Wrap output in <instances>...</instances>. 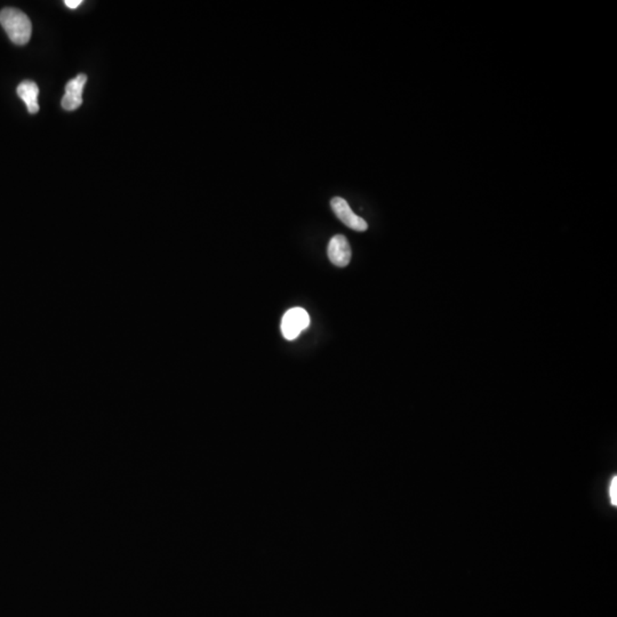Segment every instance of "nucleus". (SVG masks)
<instances>
[{
	"mask_svg": "<svg viewBox=\"0 0 617 617\" xmlns=\"http://www.w3.org/2000/svg\"><path fill=\"white\" fill-rule=\"evenodd\" d=\"M310 325V317L308 312L302 308H293L286 312L281 319V333L286 340H295V338L308 328Z\"/></svg>",
	"mask_w": 617,
	"mask_h": 617,
	"instance_id": "nucleus-2",
	"label": "nucleus"
},
{
	"mask_svg": "<svg viewBox=\"0 0 617 617\" xmlns=\"http://www.w3.org/2000/svg\"><path fill=\"white\" fill-rule=\"evenodd\" d=\"M611 499L613 505H617V477H614L611 480Z\"/></svg>",
	"mask_w": 617,
	"mask_h": 617,
	"instance_id": "nucleus-7",
	"label": "nucleus"
},
{
	"mask_svg": "<svg viewBox=\"0 0 617 617\" xmlns=\"http://www.w3.org/2000/svg\"><path fill=\"white\" fill-rule=\"evenodd\" d=\"M87 76L78 75L66 86V94L62 98V108L67 111L78 109L83 103V90L86 85Z\"/></svg>",
	"mask_w": 617,
	"mask_h": 617,
	"instance_id": "nucleus-5",
	"label": "nucleus"
},
{
	"mask_svg": "<svg viewBox=\"0 0 617 617\" xmlns=\"http://www.w3.org/2000/svg\"><path fill=\"white\" fill-rule=\"evenodd\" d=\"M0 24L9 39L16 45H26L30 41L32 24L29 18L16 9H4L0 12Z\"/></svg>",
	"mask_w": 617,
	"mask_h": 617,
	"instance_id": "nucleus-1",
	"label": "nucleus"
},
{
	"mask_svg": "<svg viewBox=\"0 0 617 617\" xmlns=\"http://www.w3.org/2000/svg\"><path fill=\"white\" fill-rule=\"evenodd\" d=\"M64 4H66L69 9H76L81 6L83 1H81V0H66Z\"/></svg>",
	"mask_w": 617,
	"mask_h": 617,
	"instance_id": "nucleus-8",
	"label": "nucleus"
},
{
	"mask_svg": "<svg viewBox=\"0 0 617 617\" xmlns=\"http://www.w3.org/2000/svg\"><path fill=\"white\" fill-rule=\"evenodd\" d=\"M329 260L338 268H344L351 261L352 252L349 242L342 234L333 237L327 249Z\"/></svg>",
	"mask_w": 617,
	"mask_h": 617,
	"instance_id": "nucleus-4",
	"label": "nucleus"
},
{
	"mask_svg": "<svg viewBox=\"0 0 617 617\" xmlns=\"http://www.w3.org/2000/svg\"><path fill=\"white\" fill-rule=\"evenodd\" d=\"M331 206H332L333 212H334L336 217H338L341 222L343 223L344 225H346L348 228L358 231V232H363V231H366L367 229H368V224H367L366 221L361 219V217L356 215V214L352 212L351 207H350L348 202H346V199H343V198H341V197H334L332 202H331Z\"/></svg>",
	"mask_w": 617,
	"mask_h": 617,
	"instance_id": "nucleus-3",
	"label": "nucleus"
},
{
	"mask_svg": "<svg viewBox=\"0 0 617 617\" xmlns=\"http://www.w3.org/2000/svg\"><path fill=\"white\" fill-rule=\"evenodd\" d=\"M18 95L21 100L24 101L28 111L31 115L37 113L39 111V104H38V95H39V88L35 81H24L21 83L18 87Z\"/></svg>",
	"mask_w": 617,
	"mask_h": 617,
	"instance_id": "nucleus-6",
	"label": "nucleus"
}]
</instances>
